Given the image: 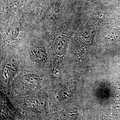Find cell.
<instances>
[{
  "label": "cell",
  "mask_w": 120,
  "mask_h": 120,
  "mask_svg": "<svg viewBox=\"0 0 120 120\" xmlns=\"http://www.w3.org/2000/svg\"><path fill=\"white\" fill-rule=\"evenodd\" d=\"M22 82L26 86L34 87L39 84L40 79L35 75L28 74L22 77Z\"/></svg>",
  "instance_id": "cell-3"
},
{
  "label": "cell",
  "mask_w": 120,
  "mask_h": 120,
  "mask_svg": "<svg viewBox=\"0 0 120 120\" xmlns=\"http://www.w3.org/2000/svg\"><path fill=\"white\" fill-rule=\"evenodd\" d=\"M30 58L36 63H41L46 59L47 54L45 49L40 47H35L31 49L30 52Z\"/></svg>",
  "instance_id": "cell-2"
},
{
  "label": "cell",
  "mask_w": 120,
  "mask_h": 120,
  "mask_svg": "<svg viewBox=\"0 0 120 120\" xmlns=\"http://www.w3.org/2000/svg\"><path fill=\"white\" fill-rule=\"evenodd\" d=\"M68 41V37L66 33H61L56 36L53 45V51L56 57L62 58L64 56Z\"/></svg>",
  "instance_id": "cell-1"
}]
</instances>
